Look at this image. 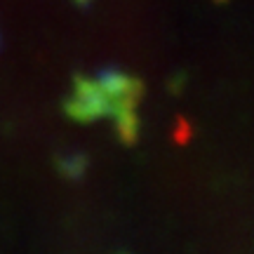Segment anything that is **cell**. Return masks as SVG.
Instances as JSON below:
<instances>
[{
	"label": "cell",
	"mask_w": 254,
	"mask_h": 254,
	"mask_svg": "<svg viewBox=\"0 0 254 254\" xmlns=\"http://www.w3.org/2000/svg\"><path fill=\"white\" fill-rule=\"evenodd\" d=\"M64 113L80 125H90L94 120L111 113V104L104 87L97 78H87L82 73L73 75V92L64 99Z\"/></svg>",
	"instance_id": "6da1fadb"
},
{
	"label": "cell",
	"mask_w": 254,
	"mask_h": 254,
	"mask_svg": "<svg viewBox=\"0 0 254 254\" xmlns=\"http://www.w3.org/2000/svg\"><path fill=\"white\" fill-rule=\"evenodd\" d=\"M97 80H99V85L109 97V116H116V113H123V111H136L139 101L144 97V82L139 78L120 71V68H113V66H104L97 73Z\"/></svg>",
	"instance_id": "7a4b0ae2"
},
{
	"label": "cell",
	"mask_w": 254,
	"mask_h": 254,
	"mask_svg": "<svg viewBox=\"0 0 254 254\" xmlns=\"http://www.w3.org/2000/svg\"><path fill=\"white\" fill-rule=\"evenodd\" d=\"M55 167L64 179L78 182V179H82L85 172H87L90 158L82 153V151H66V153H59L55 158Z\"/></svg>",
	"instance_id": "3957f363"
},
{
	"label": "cell",
	"mask_w": 254,
	"mask_h": 254,
	"mask_svg": "<svg viewBox=\"0 0 254 254\" xmlns=\"http://www.w3.org/2000/svg\"><path fill=\"white\" fill-rule=\"evenodd\" d=\"M111 118H113V129H116V136H118L120 144L132 146L139 139L141 123H139L136 111H123V113H116Z\"/></svg>",
	"instance_id": "277c9868"
},
{
	"label": "cell",
	"mask_w": 254,
	"mask_h": 254,
	"mask_svg": "<svg viewBox=\"0 0 254 254\" xmlns=\"http://www.w3.org/2000/svg\"><path fill=\"white\" fill-rule=\"evenodd\" d=\"M184 82H186V73H174L172 78H170V92L179 94L184 90Z\"/></svg>",
	"instance_id": "5b68a950"
},
{
	"label": "cell",
	"mask_w": 254,
	"mask_h": 254,
	"mask_svg": "<svg viewBox=\"0 0 254 254\" xmlns=\"http://www.w3.org/2000/svg\"><path fill=\"white\" fill-rule=\"evenodd\" d=\"M186 136H189V125H186V120H179V127H177V139H179V141H186Z\"/></svg>",
	"instance_id": "8992f818"
},
{
	"label": "cell",
	"mask_w": 254,
	"mask_h": 254,
	"mask_svg": "<svg viewBox=\"0 0 254 254\" xmlns=\"http://www.w3.org/2000/svg\"><path fill=\"white\" fill-rule=\"evenodd\" d=\"M73 2H75L78 7H90L92 5V0H73Z\"/></svg>",
	"instance_id": "52a82bcc"
},
{
	"label": "cell",
	"mask_w": 254,
	"mask_h": 254,
	"mask_svg": "<svg viewBox=\"0 0 254 254\" xmlns=\"http://www.w3.org/2000/svg\"><path fill=\"white\" fill-rule=\"evenodd\" d=\"M0 47H2V38H0Z\"/></svg>",
	"instance_id": "ba28073f"
}]
</instances>
